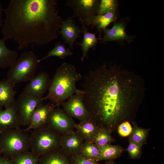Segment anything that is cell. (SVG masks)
<instances>
[{"mask_svg":"<svg viewBox=\"0 0 164 164\" xmlns=\"http://www.w3.org/2000/svg\"><path fill=\"white\" fill-rule=\"evenodd\" d=\"M76 124L72 118L62 109L57 107L51 112L47 125L62 135L74 131Z\"/></svg>","mask_w":164,"mask_h":164,"instance_id":"9c48e42d","label":"cell"},{"mask_svg":"<svg viewBox=\"0 0 164 164\" xmlns=\"http://www.w3.org/2000/svg\"><path fill=\"white\" fill-rule=\"evenodd\" d=\"M122 151V148L120 146L105 145L100 147L99 154L97 161L114 159L120 155Z\"/></svg>","mask_w":164,"mask_h":164,"instance_id":"603a6c76","label":"cell"},{"mask_svg":"<svg viewBox=\"0 0 164 164\" xmlns=\"http://www.w3.org/2000/svg\"><path fill=\"white\" fill-rule=\"evenodd\" d=\"M81 32L83 35V39L81 43H77L81 47L83 52L81 60L83 61L86 57H87V53L91 48L94 49L95 47L98 43V39L95 34L88 32L86 26L81 24Z\"/></svg>","mask_w":164,"mask_h":164,"instance_id":"ffe728a7","label":"cell"},{"mask_svg":"<svg viewBox=\"0 0 164 164\" xmlns=\"http://www.w3.org/2000/svg\"><path fill=\"white\" fill-rule=\"evenodd\" d=\"M83 92L76 93L69 97L61 105L62 109L79 122L89 119V116L83 100Z\"/></svg>","mask_w":164,"mask_h":164,"instance_id":"30bf717a","label":"cell"},{"mask_svg":"<svg viewBox=\"0 0 164 164\" xmlns=\"http://www.w3.org/2000/svg\"><path fill=\"white\" fill-rule=\"evenodd\" d=\"M29 81L23 91L39 97H43V95L48 89L50 82L48 74L46 72H42Z\"/></svg>","mask_w":164,"mask_h":164,"instance_id":"4fadbf2b","label":"cell"},{"mask_svg":"<svg viewBox=\"0 0 164 164\" xmlns=\"http://www.w3.org/2000/svg\"><path fill=\"white\" fill-rule=\"evenodd\" d=\"M142 146L135 143L129 138V145L127 149L130 157L136 159L140 156Z\"/></svg>","mask_w":164,"mask_h":164,"instance_id":"f546056e","label":"cell"},{"mask_svg":"<svg viewBox=\"0 0 164 164\" xmlns=\"http://www.w3.org/2000/svg\"><path fill=\"white\" fill-rule=\"evenodd\" d=\"M15 84L9 80H0V109L12 106L15 102Z\"/></svg>","mask_w":164,"mask_h":164,"instance_id":"e0dca14e","label":"cell"},{"mask_svg":"<svg viewBox=\"0 0 164 164\" xmlns=\"http://www.w3.org/2000/svg\"><path fill=\"white\" fill-rule=\"evenodd\" d=\"M82 89L90 119L111 132L134 116L144 98L145 86L143 80L134 72L103 63L85 74Z\"/></svg>","mask_w":164,"mask_h":164,"instance_id":"6da1fadb","label":"cell"},{"mask_svg":"<svg viewBox=\"0 0 164 164\" xmlns=\"http://www.w3.org/2000/svg\"><path fill=\"white\" fill-rule=\"evenodd\" d=\"M126 24L123 21L114 22L111 29H105L103 30L104 35L99 38L100 43H104L108 42L118 41L131 42L134 38L133 36H129L125 31Z\"/></svg>","mask_w":164,"mask_h":164,"instance_id":"7c38bea8","label":"cell"},{"mask_svg":"<svg viewBox=\"0 0 164 164\" xmlns=\"http://www.w3.org/2000/svg\"><path fill=\"white\" fill-rule=\"evenodd\" d=\"M39 159L30 151L21 153L11 160L12 164H39Z\"/></svg>","mask_w":164,"mask_h":164,"instance_id":"484cf974","label":"cell"},{"mask_svg":"<svg viewBox=\"0 0 164 164\" xmlns=\"http://www.w3.org/2000/svg\"><path fill=\"white\" fill-rule=\"evenodd\" d=\"M82 78L74 65L63 63L57 69L50 82L48 92L43 99L49 100L56 107H59L71 96L82 92L76 87V83Z\"/></svg>","mask_w":164,"mask_h":164,"instance_id":"3957f363","label":"cell"},{"mask_svg":"<svg viewBox=\"0 0 164 164\" xmlns=\"http://www.w3.org/2000/svg\"><path fill=\"white\" fill-rule=\"evenodd\" d=\"M26 132L18 128L0 133V145L4 156L11 159L30 151L29 135Z\"/></svg>","mask_w":164,"mask_h":164,"instance_id":"5b68a950","label":"cell"},{"mask_svg":"<svg viewBox=\"0 0 164 164\" xmlns=\"http://www.w3.org/2000/svg\"><path fill=\"white\" fill-rule=\"evenodd\" d=\"M0 164H12L11 159L4 156L0 157Z\"/></svg>","mask_w":164,"mask_h":164,"instance_id":"d6a6232c","label":"cell"},{"mask_svg":"<svg viewBox=\"0 0 164 164\" xmlns=\"http://www.w3.org/2000/svg\"><path fill=\"white\" fill-rule=\"evenodd\" d=\"M65 44V43H62L60 41L56 43L55 47L50 51L46 56L40 59H38L39 63L51 56H56L63 59L67 56L72 55L73 52L69 49L66 48Z\"/></svg>","mask_w":164,"mask_h":164,"instance_id":"d4e9b609","label":"cell"},{"mask_svg":"<svg viewBox=\"0 0 164 164\" xmlns=\"http://www.w3.org/2000/svg\"><path fill=\"white\" fill-rule=\"evenodd\" d=\"M5 41L0 38V68L10 67L16 60V51L9 49Z\"/></svg>","mask_w":164,"mask_h":164,"instance_id":"7402d4cb","label":"cell"},{"mask_svg":"<svg viewBox=\"0 0 164 164\" xmlns=\"http://www.w3.org/2000/svg\"><path fill=\"white\" fill-rule=\"evenodd\" d=\"M31 130L30 151L38 157L60 148L62 135L47 125Z\"/></svg>","mask_w":164,"mask_h":164,"instance_id":"277c9868","label":"cell"},{"mask_svg":"<svg viewBox=\"0 0 164 164\" xmlns=\"http://www.w3.org/2000/svg\"><path fill=\"white\" fill-rule=\"evenodd\" d=\"M2 154H3V151L0 145V157L1 156V155Z\"/></svg>","mask_w":164,"mask_h":164,"instance_id":"d590c367","label":"cell"},{"mask_svg":"<svg viewBox=\"0 0 164 164\" xmlns=\"http://www.w3.org/2000/svg\"><path fill=\"white\" fill-rule=\"evenodd\" d=\"M117 19L116 12L97 15L91 18L88 26L91 25L92 28H97L99 31H103L111 23L115 22Z\"/></svg>","mask_w":164,"mask_h":164,"instance_id":"44dd1931","label":"cell"},{"mask_svg":"<svg viewBox=\"0 0 164 164\" xmlns=\"http://www.w3.org/2000/svg\"><path fill=\"white\" fill-rule=\"evenodd\" d=\"M111 133L108 131L100 128L94 138L93 142L100 147L110 144L113 140Z\"/></svg>","mask_w":164,"mask_h":164,"instance_id":"83f0119b","label":"cell"},{"mask_svg":"<svg viewBox=\"0 0 164 164\" xmlns=\"http://www.w3.org/2000/svg\"><path fill=\"white\" fill-rule=\"evenodd\" d=\"M100 152V147L93 142L84 141L78 154L86 159L97 161Z\"/></svg>","mask_w":164,"mask_h":164,"instance_id":"cb8c5ba5","label":"cell"},{"mask_svg":"<svg viewBox=\"0 0 164 164\" xmlns=\"http://www.w3.org/2000/svg\"><path fill=\"white\" fill-rule=\"evenodd\" d=\"M56 4V0H11L3 9L2 39H13L21 49L30 44L45 45L57 38L63 20Z\"/></svg>","mask_w":164,"mask_h":164,"instance_id":"7a4b0ae2","label":"cell"},{"mask_svg":"<svg viewBox=\"0 0 164 164\" xmlns=\"http://www.w3.org/2000/svg\"><path fill=\"white\" fill-rule=\"evenodd\" d=\"M39 164H72L70 157L60 148L49 152L39 158Z\"/></svg>","mask_w":164,"mask_h":164,"instance_id":"d6986e66","label":"cell"},{"mask_svg":"<svg viewBox=\"0 0 164 164\" xmlns=\"http://www.w3.org/2000/svg\"><path fill=\"white\" fill-rule=\"evenodd\" d=\"M56 107L50 102L43 104L37 108L31 115L29 125L24 131H29L47 125L50 115Z\"/></svg>","mask_w":164,"mask_h":164,"instance_id":"8fae6325","label":"cell"},{"mask_svg":"<svg viewBox=\"0 0 164 164\" xmlns=\"http://www.w3.org/2000/svg\"><path fill=\"white\" fill-rule=\"evenodd\" d=\"M148 132V129L141 128L133 123V127L129 139L142 146L145 142Z\"/></svg>","mask_w":164,"mask_h":164,"instance_id":"4316f807","label":"cell"},{"mask_svg":"<svg viewBox=\"0 0 164 164\" xmlns=\"http://www.w3.org/2000/svg\"><path fill=\"white\" fill-rule=\"evenodd\" d=\"M118 1L116 0H101L97 15H102L113 12H116L118 6Z\"/></svg>","mask_w":164,"mask_h":164,"instance_id":"f1b7e54d","label":"cell"},{"mask_svg":"<svg viewBox=\"0 0 164 164\" xmlns=\"http://www.w3.org/2000/svg\"><path fill=\"white\" fill-rule=\"evenodd\" d=\"M132 130L130 123L127 121H124L119 125L118 130L119 135L122 137H126L130 135Z\"/></svg>","mask_w":164,"mask_h":164,"instance_id":"4dcf8cb0","label":"cell"},{"mask_svg":"<svg viewBox=\"0 0 164 164\" xmlns=\"http://www.w3.org/2000/svg\"><path fill=\"white\" fill-rule=\"evenodd\" d=\"M60 29V34L64 41V43L67 44L73 50V43L81 32V29L77 25L75 21L71 16L68 17L62 21Z\"/></svg>","mask_w":164,"mask_h":164,"instance_id":"5bb4252c","label":"cell"},{"mask_svg":"<svg viewBox=\"0 0 164 164\" xmlns=\"http://www.w3.org/2000/svg\"><path fill=\"white\" fill-rule=\"evenodd\" d=\"M3 11V9L2 4L0 2V27H2L3 23V21L2 19Z\"/></svg>","mask_w":164,"mask_h":164,"instance_id":"836d02e7","label":"cell"},{"mask_svg":"<svg viewBox=\"0 0 164 164\" xmlns=\"http://www.w3.org/2000/svg\"><path fill=\"white\" fill-rule=\"evenodd\" d=\"M104 164H115L113 162L109 161L106 162Z\"/></svg>","mask_w":164,"mask_h":164,"instance_id":"e575fe53","label":"cell"},{"mask_svg":"<svg viewBox=\"0 0 164 164\" xmlns=\"http://www.w3.org/2000/svg\"><path fill=\"white\" fill-rule=\"evenodd\" d=\"M21 125L13 105L4 110L0 109V131L1 132L20 128Z\"/></svg>","mask_w":164,"mask_h":164,"instance_id":"2e32d148","label":"cell"},{"mask_svg":"<svg viewBox=\"0 0 164 164\" xmlns=\"http://www.w3.org/2000/svg\"><path fill=\"white\" fill-rule=\"evenodd\" d=\"M99 0H68L66 5L73 11L71 16L77 18L81 24L88 26L91 18L97 15Z\"/></svg>","mask_w":164,"mask_h":164,"instance_id":"ba28073f","label":"cell"},{"mask_svg":"<svg viewBox=\"0 0 164 164\" xmlns=\"http://www.w3.org/2000/svg\"><path fill=\"white\" fill-rule=\"evenodd\" d=\"M72 164H99L96 161L84 158L78 154L70 157Z\"/></svg>","mask_w":164,"mask_h":164,"instance_id":"1f68e13d","label":"cell"},{"mask_svg":"<svg viewBox=\"0 0 164 164\" xmlns=\"http://www.w3.org/2000/svg\"><path fill=\"white\" fill-rule=\"evenodd\" d=\"M1 133V132L0 131V133Z\"/></svg>","mask_w":164,"mask_h":164,"instance_id":"8d00e7d4","label":"cell"},{"mask_svg":"<svg viewBox=\"0 0 164 164\" xmlns=\"http://www.w3.org/2000/svg\"><path fill=\"white\" fill-rule=\"evenodd\" d=\"M84 142L76 131H74L62 135L60 148L66 154L70 157L78 154Z\"/></svg>","mask_w":164,"mask_h":164,"instance_id":"9a60e30c","label":"cell"},{"mask_svg":"<svg viewBox=\"0 0 164 164\" xmlns=\"http://www.w3.org/2000/svg\"><path fill=\"white\" fill-rule=\"evenodd\" d=\"M38 59L32 51L24 52L10 67L7 79L15 84L29 80L34 76Z\"/></svg>","mask_w":164,"mask_h":164,"instance_id":"8992f818","label":"cell"},{"mask_svg":"<svg viewBox=\"0 0 164 164\" xmlns=\"http://www.w3.org/2000/svg\"><path fill=\"white\" fill-rule=\"evenodd\" d=\"M75 128L84 141L93 142L94 138L100 128L93 121L89 119L76 124Z\"/></svg>","mask_w":164,"mask_h":164,"instance_id":"ac0fdd59","label":"cell"},{"mask_svg":"<svg viewBox=\"0 0 164 164\" xmlns=\"http://www.w3.org/2000/svg\"><path fill=\"white\" fill-rule=\"evenodd\" d=\"M43 97L22 91L15 100L13 107L21 125H29L31 115L35 109L43 104Z\"/></svg>","mask_w":164,"mask_h":164,"instance_id":"52a82bcc","label":"cell"}]
</instances>
